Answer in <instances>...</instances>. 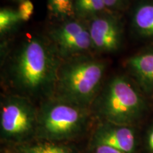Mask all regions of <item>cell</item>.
<instances>
[{
	"label": "cell",
	"mask_w": 153,
	"mask_h": 153,
	"mask_svg": "<svg viewBox=\"0 0 153 153\" xmlns=\"http://www.w3.org/2000/svg\"><path fill=\"white\" fill-rule=\"evenodd\" d=\"M59 57L53 44L38 36L29 38L22 44L11 61V83L26 97L50 94L55 87L60 65Z\"/></svg>",
	"instance_id": "1"
},
{
	"label": "cell",
	"mask_w": 153,
	"mask_h": 153,
	"mask_svg": "<svg viewBox=\"0 0 153 153\" xmlns=\"http://www.w3.org/2000/svg\"><path fill=\"white\" fill-rule=\"evenodd\" d=\"M106 65L87 57H75L60 64L55 89L57 97L87 107L98 97Z\"/></svg>",
	"instance_id": "2"
},
{
	"label": "cell",
	"mask_w": 153,
	"mask_h": 153,
	"mask_svg": "<svg viewBox=\"0 0 153 153\" xmlns=\"http://www.w3.org/2000/svg\"><path fill=\"white\" fill-rule=\"evenodd\" d=\"M97 104L98 114L105 122L121 126L134 123L145 108L138 89L123 75L115 76L107 82Z\"/></svg>",
	"instance_id": "3"
},
{
	"label": "cell",
	"mask_w": 153,
	"mask_h": 153,
	"mask_svg": "<svg viewBox=\"0 0 153 153\" xmlns=\"http://www.w3.org/2000/svg\"><path fill=\"white\" fill-rule=\"evenodd\" d=\"M87 120L86 108L56 97L46 101L38 111L36 135L51 142L71 139L81 133Z\"/></svg>",
	"instance_id": "4"
},
{
	"label": "cell",
	"mask_w": 153,
	"mask_h": 153,
	"mask_svg": "<svg viewBox=\"0 0 153 153\" xmlns=\"http://www.w3.org/2000/svg\"><path fill=\"white\" fill-rule=\"evenodd\" d=\"M38 111L27 97L11 96L1 105L0 130L4 140L20 143L36 134Z\"/></svg>",
	"instance_id": "5"
},
{
	"label": "cell",
	"mask_w": 153,
	"mask_h": 153,
	"mask_svg": "<svg viewBox=\"0 0 153 153\" xmlns=\"http://www.w3.org/2000/svg\"><path fill=\"white\" fill-rule=\"evenodd\" d=\"M51 37L60 57H74L92 48L89 28L79 21L64 22L51 31Z\"/></svg>",
	"instance_id": "6"
},
{
	"label": "cell",
	"mask_w": 153,
	"mask_h": 153,
	"mask_svg": "<svg viewBox=\"0 0 153 153\" xmlns=\"http://www.w3.org/2000/svg\"><path fill=\"white\" fill-rule=\"evenodd\" d=\"M88 28L93 48L101 53H113L119 49L123 39V28L116 16L97 15L91 18Z\"/></svg>",
	"instance_id": "7"
},
{
	"label": "cell",
	"mask_w": 153,
	"mask_h": 153,
	"mask_svg": "<svg viewBox=\"0 0 153 153\" xmlns=\"http://www.w3.org/2000/svg\"><path fill=\"white\" fill-rule=\"evenodd\" d=\"M135 135L128 126L105 122L94 135V145L111 147L123 153H133L135 149Z\"/></svg>",
	"instance_id": "8"
},
{
	"label": "cell",
	"mask_w": 153,
	"mask_h": 153,
	"mask_svg": "<svg viewBox=\"0 0 153 153\" xmlns=\"http://www.w3.org/2000/svg\"><path fill=\"white\" fill-rule=\"evenodd\" d=\"M126 65L140 87L145 92L153 94V48L133 55Z\"/></svg>",
	"instance_id": "9"
},
{
	"label": "cell",
	"mask_w": 153,
	"mask_h": 153,
	"mask_svg": "<svg viewBox=\"0 0 153 153\" xmlns=\"http://www.w3.org/2000/svg\"><path fill=\"white\" fill-rule=\"evenodd\" d=\"M131 23L137 35L153 38V1L138 4L133 11Z\"/></svg>",
	"instance_id": "10"
},
{
	"label": "cell",
	"mask_w": 153,
	"mask_h": 153,
	"mask_svg": "<svg viewBox=\"0 0 153 153\" xmlns=\"http://www.w3.org/2000/svg\"><path fill=\"white\" fill-rule=\"evenodd\" d=\"M74 16L93 18L106 10L104 0H74Z\"/></svg>",
	"instance_id": "11"
},
{
	"label": "cell",
	"mask_w": 153,
	"mask_h": 153,
	"mask_svg": "<svg viewBox=\"0 0 153 153\" xmlns=\"http://www.w3.org/2000/svg\"><path fill=\"white\" fill-rule=\"evenodd\" d=\"M22 153H71L68 147L56 142L43 140L33 145L23 147Z\"/></svg>",
	"instance_id": "12"
},
{
	"label": "cell",
	"mask_w": 153,
	"mask_h": 153,
	"mask_svg": "<svg viewBox=\"0 0 153 153\" xmlns=\"http://www.w3.org/2000/svg\"><path fill=\"white\" fill-rule=\"evenodd\" d=\"M74 0H48L50 13L58 19H69L74 16Z\"/></svg>",
	"instance_id": "13"
},
{
	"label": "cell",
	"mask_w": 153,
	"mask_h": 153,
	"mask_svg": "<svg viewBox=\"0 0 153 153\" xmlns=\"http://www.w3.org/2000/svg\"><path fill=\"white\" fill-rule=\"evenodd\" d=\"M22 22L17 9L3 8L0 11V32L3 34Z\"/></svg>",
	"instance_id": "14"
},
{
	"label": "cell",
	"mask_w": 153,
	"mask_h": 153,
	"mask_svg": "<svg viewBox=\"0 0 153 153\" xmlns=\"http://www.w3.org/2000/svg\"><path fill=\"white\" fill-rule=\"evenodd\" d=\"M17 11L22 22H28L33 14V4L30 0H20Z\"/></svg>",
	"instance_id": "15"
},
{
	"label": "cell",
	"mask_w": 153,
	"mask_h": 153,
	"mask_svg": "<svg viewBox=\"0 0 153 153\" xmlns=\"http://www.w3.org/2000/svg\"><path fill=\"white\" fill-rule=\"evenodd\" d=\"M127 0H104L107 9H118L125 4Z\"/></svg>",
	"instance_id": "16"
},
{
	"label": "cell",
	"mask_w": 153,
	"mask_h": 153,
	"mask_svg": "<svg viewBox=\"0 0 153 153\" xmlns=\"http://www.w3.org/2000/svg\"><path fill=\"white\" fill-rule=\"evenodd\" d=\"M94 148L95 150L94 153H123L116 149L105 145H96Z\"/></svg>",
	"instance_id": "17"
},
{
	"label": "cell",
	"mask_w": 153,
	"mask_h": 153,
	"mask_svg": "<svg viewBox=\"0 0 153 153\" xmlns=\"http://www.w3.org/2000/svg\"><path fill=\"white\" fill-rule=\"evenodd\" d=\"M147 145L150 152L153 153V126L148 132L147 137Z\"/></svg>",
	"instance_id": "18"
}]
</instances>
